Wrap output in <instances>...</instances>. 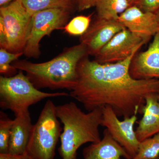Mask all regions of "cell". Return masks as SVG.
I'll return each instance as SVG.
<instances>
[{
  "label": "cell",
  "mask_w": 159,
  "mask_h": 159,
  "mask_svg": "<svg viewBox=\"0 0 159 159\" xmlns=\"http://www.w3.org/2000/svg\"><path fill=\"white\" fill-rule=\"evenodd\" d=\"M139 50L125 60L101 64L83 58L77 66V82L69 96L88 111L108 106L123 119L142 114L146 99L159 94V79H134L129 73L132 60Z\"/></svg>",
  "instance_id": "obj_1"
},
{
  "label": "cell",
  "mask_w": 159,
  "mask_h": 159,
  "mask_svg": "<svg viewBox=\"0 0 159 159\" xmlns=\"http://www.w3.org/2000/svg\"><path fill=\"white\" fill-rule=\"evenodd\" d=\"M87 56L86 48L80 43L66 48L59 55L46 62L35 63L17 60L11 65L18 70L25 72L38 89H66L70 91L77 82L78 64Z\"/></svg>",
  "instance_id": "obj_2"
},
{
  "label": "cell",
  "mask_w": 159,
  "mask_h": 159,
  "mask_svg": "<svg viewBox=\"0 0 159 159\" xmlns=\"http://www.w3.org/2000/svg\"><path fill=\"white\" fill-rule=\"evenodd\" d=\"M56 115L63 125L58 150L61 159H77L80 146L101 140L99 127L102 124V108L86 113L70 102L56 106Z\"/></svg>",
  "instance_id": "obj_3"
},
{
  "label": "cell",
  "mask_w": 159,
  "mask_h": 159,
  "mask_svg": "<svg viewBox=\"0 0 159 159\" xmlns=\"http://www.w3.org/2000/svg\"><path fill=\"white\" fill-rule=\"evenodd\" d=\"M11 77H0V106L15 116L29 111V107L46 98L67 97V93H48L36 88L22 71Z\"/></svg>",
  "instance_id": "obj_4"
},
{
  "label": "cell",
  "mask_w": 159,
  "mask_h": 159,
  "mask_svg": "<svg viewBox=\"0 0 159 159\" xmlns=\"http://www.w3.org/2000/svg\"><path fill=\"white\" fill-rule=\"evenodd\" d=\"M56 115V106L46 102L33 125L25 152L32 159H54L55 149L62 129Z\"/></svg>",
  "instance_id": "obj_5"
},
{
  "label": "cell",
  "mask_w": 159,
  "mask_h": 159,
  "mask_svg": "<svg viewBox=\"0 0 159 159\" xmlns=\"http://www.w3.org/2000/svg\"><path fill=\"white\" fill-rule=\"evenodd\" d=\"M32 16L19 0L0 8V47L13 53L23 52L31 26Z\"/></svg>",
  "instance_id": "obj_6"
},
{
  "label": "cell",
  "mask_w": 159,
  "mask_h": 159,
  "mask_svg": "<svg viewBox=\"0 0 159 159\" xmlns=\"http://www.w3.org/2000/svg\"><path fill=\"white\" fill-rule=\"evenodd\" d=\"M70 15V11L64 9H47L33 14L30 34L23 51L24 55L29 58H38L41 54V40L54 30L63 29Z\"/></svg>",
  "instance_id": "obj_7"
},
{
  "label": "cell",
  "mask_w": 159,
  "mask_h": 159,
  "mask_svg": "<svg viewBox=\"0 0 159 159\" xmlns=\"http://www.w3.org/2000/svg\"><path fill=\"white\" fill-rule=\"evenodd\" d=\"M102 110L101 126L106 127L113 138L133 158L138 152L140 143L134 129L138 120L137 115L124 118L121 121L110 107H102Z\"/></svg>",
  "instance_id": "obj_8"
},
{
  "label": "cell",
  "mask_w": 159,
  "mask_h": 159,
  "mask_svg": "<svg viewBox=\"0 0 159 159\" xmlns=\"http://www.w3.org/2000/svg\"><path fill=\"white\" fill-rule=\"evenodd\" d=\"M125 29L117 33L97 55L95 60L101 64L115 63L125 60L146 43Z\"/></svg>",
  "instance_id": "obj_9"
},
{
  "label": "cell",
  "mask_w": 159,
  "mask_h": 159,
  "mask_svg": "<svg viewBox=\"0 0 159 159\" xmlns=\"http://www.w3.org/2000/svg\"><path fill=\"white\" fill-rule=\"evenodd\" d=\"M125 28L119 21L96 17L80 37L89 55L95 56L118 32Z\"/></svg>",
  "instance_id": "obj_10"
},
{
  "label": "cell",
  "mask_w": 159,
  "mask_h": 159,
  "mask_svg": "<svg viewBox=\"0 0 159 159\" xmlns=\"http://www.w3.org/2000/svg\"><path fill=\"white\" fill-rule=\"evenodd\" d=\"M118 20L136 36L148 43L159 32V24L156 15L142 11L134 5L119 16Z\"/></svg>",
  "instance_id": "obj_11"
},
{
  "label": "cell",
  "mask_w": 159,
  "mask_h": 159,
  "mask_svg": "<svg viewBox=\"0 0 159 159\" xmlns=\"http://www.w3.org/2000/svg\"><path fill=\"white\" fill-rule=\"evenodd\" d=\"M129 73L134 79H159V32L146 51L137 53L132 60Z\"/></svg>",
  "instance_id": "obj_12"
},
{
  "label": "cell",
  "mask_w": 159,
  "mask_h": 159,
  "mask_svg": "<svg viewBox=\"0 0 159 159\" xmlns=\"http://www.w3.org/2000/svg\"><path fill=\"white\" fill-rule=\"evenodd\" d=\"M82 154L83 159H121V157L132 159L106 128L101 140L85 147Z\"/></svg>",
  "instance_id": "obj_13"
},
{
  "label": "cell",
  "mask_w": 159,
  "mask_h": 159,
  "mask_svg": "<svg viewBox=\"0 0 159 159\" xmlns=\"http://www.w3.org/2000/svg\"><path fill=\"white\" fill-rule=\"evenodd\" d=\"M33 125L29 110L15 116L11 128L9 153L17 155L25 152Z\"/></svg>",
  "instance_id": "obj_14"
},
{
  "label": "cell",
  "mask_w": 159,
  "mask_h": 159,
  "mask_svg": "<svg viewBox=\"0 0 159 159\" xmlns=\"http://www.w3.org/2000/svg\"><path fill=\"white\" fill-rule=\"evenodd\" d=\"M142 118L138 122L135 130L137 138L140 142L159 133V102L157 96L146 98L142 111Z\"/></svg>",
  "instance_id": "obj_15"
},
{
  "label": "cell",
  "mask_w": 159,
  "mask_h": 159,
  "mask_svg": "<svg viewBox=\"0 0 159 159\" xmlns=\"http://www.w3.org/2000/svg\"><path fill=\"white\" fill-rule=\"evenodd\" d=\"M130 6L128 0H98L95 6L97 17L118 20L119 16Z\"/></svg>",
  "instance_id": "obj_16"
},
{
  "label": "cell",
  "mask_w": 159,
  "mask_h": 159,
  "mask_svg": "<svg viewBox=\"0 0 159 159\" xmlns=\"http://www.w3.org/2000/svg\"><path fill=\"white\" fill-rule=\"evenodd\" d=\"M28 12L32 16L38 11L51 9H64L70 11L72 0H19Z\"/></svg>",
  "instance_id": "obj_17"
},
{
  "label": "cell",
  "mask_w": 159,
  "mask_h": 159,
  "mask_svg": "<svg viewBox=\"0 0 159 159\" xmlns=\"http://www.w3.org/2000/svg\"><path fill=\"white\" fill-rule=\"evenodd\" d=\"M132 159H159V133L140 142L138 152Z\"/></svg>",
  "instance_id": "obj_18"
},
{
  "label": "cell",
  "mask_w": 159,
  "mask_h": 159,
  "mask_svg": "<svg viewBox=\"0 0 159 159\" xmlns=\"http://www.w3.org/2000/svg\"><path fill=\"white\" fill-rule=\"evenodd\" d=\"M92 16L93 14L76 16L67 24L63 29L70 35L81 36L89 27L92 22Z\"/></svg>",
  "instance_id": "obj_19"
},
{
  "label": "cell",
  "mask_w": 159,
  "mask_h": 159,
  "mask_svg": "<svg viewBox=\"0 0 159 159\" xmlns=\"http://www.w3.org/2000/svg\"><path fill=\"white\" fill-rule=\"evenodd\" d=\"M24 54L23 52L13 53L1 48L0 49V73L2 76L9 77L17 74L18 70L11 63L17 60Z\"/></svg>",
  "instance_id": "obj_20"
},
{
  "label": "cell",
  "mask_w": 159,
  "mask_h": 159,
  "mask_svg": "<svg viewBox=\"0 0 159 159\" xmlns=\"http://www.w3.org/2000/svg\"><path fill=\"white\" fill-rule=\"evenodd\" d=\"M14 120L9 119L1 112L0 119V153H9L11 127Z\"/></svg>",
  "instance_id": "obj_21"
},
{
  "label": "cell",
  "mask_w": 159,
  "mask_h": 159,
  "mask_svg": "<svg viewBox=\"0 0 159 159\" xmlns=\"http://www.w3.org/2000/svg\"><path fill=\"white\" fill-rule=\"evenodd\" d=\"M135 5L142 11L155 13L159 9V0H139Z\"/></svg>",
  "instance_id": "obj_22"
},
{
  "label": "cell",
  "mask_w": 159,
  "mask_h": 159,
  "mask_svg": "<svg viewBox=\"0 0 159 159\" xmlns=\"http://www.w3.org/2000/svg\"><path fill=\"white\" fill-rule=\"evenodd\" d=\"M98 0H77V8L79 11H84L95 7Z\"/></svg>",
  "instance_id": "obj_23"
},
{
  "label": "cell",
  "mask_w": 159,
  "mask_h": 159,
  "mask_svg": "<svg viewBox=\"0 0 159 159\" xmlns=\"http://www.w3.org/2000/svg\"><path fill=\"white\" fill-rule=\"evenodd\" d=\"M0 159H32L26 152L22 154L0 153Z\"/></svg>",
  "instance_id": "obj_24"
},
{
  "label": "cell",
  "mask_w": 159,
  "mask_h": 159,
  "mask_svg": "<svg viewBox=\"0 0 159 159\" xmlns=\"http://www.w3.org/2000/svg\"><path fill=\"white\" fill-rule=\"evenodd\" d=\"M14 1L15 0H0V6L2 7V6H7L9 3Z\"/></svg>",
  "instance_id": "obj_25"
},
{
  "label": "cell",
  "mask_w": 159,
  "mask_h": 159,
  "mask_svg": "<svg viewBox=\"0 0 159 159\" xmlns=\"http://www.w3.org/2000/svg\"><path fill=\"white\" fill-rule=\"evenodd\" d=\"M130 4V6H134L136 4V3L139 1V0H128Z\"/></svg>",
  "instance_id": "obj_26"
},
{
  "label": "cell",
  "mask_w": 159,
  "mask_h": 159,
  "mask_svg": "<svg viewBox=\"0 0 159 159\" xmlns=\"http://www.w3.org/2000/svg\"><path fill=\"white\" fill-rule=\"evenodd\" d=\"M155 13L156 15L157 19L158 21L159 24V9Z\"/></svg>",
  "instance_id": "obj_27"
},
{
  "label": "cell",
  "mask_w": 159,
  "mask_h": 159,
  "mask_svg": "<svg viewBox=\"0 0 159 159\" xmlns=\"http://www.w3.org/2000/svg\"><path fill=\"white\" fill-rule=\"evenodd\" d=\"M157 99L158 101V102H159V94L158 96H157Z\"/></svg>",
  "instance_id": "obj_28"
},
{
  "label": "cell",
  "mask_w": 159,
  "mask_h": 159,
  "mask_svg": "<svg viewBox=\"0 0 159 159\" xmlns=\"http://www.w3.org/2000/svg\"><path fill=\"white\" fill-rule=\"evenodd\" d=\"M72 1H75V2H76V1H77V0H72Z\"/></svg>",
  "instance_id": "obj_29"
}]
</instances>
